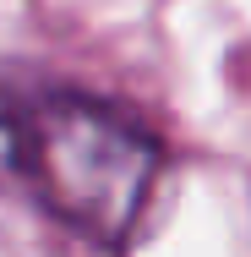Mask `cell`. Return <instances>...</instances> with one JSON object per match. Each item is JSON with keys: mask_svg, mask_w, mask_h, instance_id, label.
<instances>
[{"mask_svg": "<svg viewBox=\"0 0 251 257\" xmlns=\"http://www.w3.org/2000/svg\"><path fill=\"white\" fill-rule=\"evenodd\" d=\"M17 175L50 203L55 219L88 241L120 246L158 181V143L148 126L82 93H55L17 115Z\"/></svg>", "mask_w": 251, "mask_h": 257, "instance_id": "1", "label": "cell"}]
</instances>
